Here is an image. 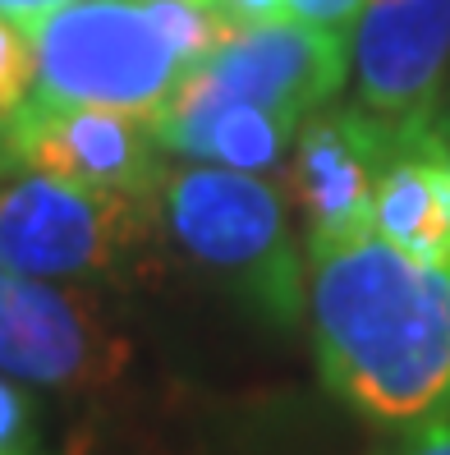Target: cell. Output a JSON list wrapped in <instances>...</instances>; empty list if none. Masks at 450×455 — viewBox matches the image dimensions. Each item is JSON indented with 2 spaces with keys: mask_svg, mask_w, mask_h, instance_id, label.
Wrapping results in <instances>:
<instances>
[{
  "mask_svg": "<svg viewBox=\"0 0 450 455\" xmlns=\"http://www.w3.org/2000/svg\"><path fill=\"white\" fill-rule=\"evenodd\" d=\"M124 363L129 345L92 294L19 272L0 281V372L33 387L92 391L115 382Z\"/></svg>",
  "mask_w": 450,
  "mask_h": 455,
  "instance_id": "7",
  "label": "cell"
},
{
  "mask_svg": "<svg viewBox=\"0 0 450 455\" xmlns=\"http://www.w3.org/2000/svg\"><path fill=\"white\" fill-rule=\"evenodd\" d=\"M350 78V37L280 14L230 28L184 74L170 101H249L289 120L327 106Z\"/></svg>",
  "mask_w": 450,
  "mask_h": 455,
  "instance_id": "5",
  "label": "cell"
},
{
  "mask_svg": "<svg viewBox=\"0 0 450 455\" xmlns=\"http://www.w3.org/2000/svg\"><path fill=\"white\" fill-rule=\"evenodd\" d=\"M437 124V120H432ZM400 124L373 116L367 106H317L299 120L289 148L285 184L308 226V249L373 230V198L395 152L405 148Z\"/></svg>",
  "mask_w": 450,
  "mask_h": 455,
  "instance_id": "6",
  "label": "cell"
},
{
  "mask_svg": "<svg viewBox=\"0 0 450 455\" xmlns=\"http://www.w3.org/2000/svg\"><path fill=\"white\" fill-rule=\"evenodd\" d=\"M42 101L156 120L230 28L207 0H65L28 23Z\"/></svg>",
  "mask_w": 450,
  "mask_h": 455,
  "instance_id": "2",
  "label": "cell"
},
{
  "mask_svg": "<svg viewBox=\"0 0 450 455\" xmlns=\"http://www.w3.org/2000/svg\"><path fill=\"white\" fill-rule=\"evenodd\" d=\"M156 203L170 244L267 323L295 327L308 313V262H299L289 207L267 175L179 162L166 166Z\"/></svg>",
  "mask_w": 450,
  "mask_h": 455,
  "instance_id": "3",
  "label": "cell"
},
{
  "mask_svg": "<svg viewBox=\"0 0 450 455\" xmlns=\"http://www.w3.org/2000/svg\"><path fill=\"white\" fill-rule=\"evenodd\" d=\"M162 239L156 194L92 189L42 171L0 184V262L19 276L134 285L156 267Z\"/></svg>",
  "mask_w": 450,
  "mask_h": 455,
  "instance_id": "4",
  "label": "cell"
},
{
  "mask_svg": "<svg viewBox=\"0 0 450 455\" xmlns=\"http://www.w3.org/2000/svg\"><path fill=\"white\" fill-rule=\"evenodd\" d=\"M10 156L14 171H42L120 194H156L170 166L147 116L42 97H28L10 116Z\"/></svg>",
  "mask_w": 450,
  "mask_h": 455,
  "instance_id": "8",
  "label": "cell"
},
{
  "mask_svg": "<svg viewBox=\"0 0 450 455\" xmlns=\"http://www.w3.org/2000/svg\"><path fill=\"white\" fill-rule=\"evenodd\" d=\"M446 65H450V0H367L363 5L350 37L359 106L400 129L446 120L441 111Z\"/></svg>",
  "mask_w": 450,
  "mask_h": 455,
  "instance_id": "9",
  "label": "cell"
},
{
  "mask_svg": "<svg viewBox=\"0 0 450 455\" xmlns=\"http://www.w3.org/2000/svg\"><path fill=\"white\" fill-rule=\"evenodd\" d=\"M56 5H65V0H0V14H10V19H23V23H33V19L51 14Z\"/></svg>",
  "mask_w": 450,
  "mask_h": 455,
  "instance_id": "17",
  "label": "cell"
},
{
  "mask_svg": "<svg viewBox=\"0 0 450 455\" xmlns=\"http://www.w3.org/2000/svg\"><path fill=\"white\" fill-rule=\"evenodd\" d=\"M170 156L211 162L249 175H285L299 120L262 111L249 101H166L152 120Z\"/></svg>",
  "mask_w": 450,
  "mask_h": 455,
  "instance_id": "10",
  "label": "cell"
},
{
  "mask_svg": "<svg viewBox=\"0 0 450 455\" xmlns=\"http://www.w3.org/2000/svg\"><path fill=\"white\" fill-rule=\"evenodd\" d=\"M373 230L432 262H450V120L405 133L373 198Z\"/></svg>",
  "mask_w": 450,
  "mask_h": 455,
  "instance_id": "11",
  "label": "cell"
},
{
  "mask_svg": "<svg viewBox=\"0 0 450 455\" xmlns=\"http://www.w3.org/2000/svg\"><path fill=\"white\" fill-rule=\"evenodd\" d=\"M382 455H450V419L409 427V433H400V442Z\"/></svg>",
  "mask_w": 450,
  "mask_h": 455,
  "instance_id": "15",
  "label": "cell"
},
{
  "mask_svg": "<svg viewBox=\"0 0 450 455\" xmlns=\"http://www.w3.org/2000/svg\"><path fill=\"white\" fill-rule=\"evenodd\" d=\"M5 276H10V267H5V262H0V281H5Z\"/></svg>",
  "mask_w": 450,
  "mask_h": 455,
  "instance_id": "18",
  "label": "cell"
},
{
  "mask_svg": "<svg viewBox=\"0 0 450 455\" xmlns=\"http://www.w3.org/2000/svg\"><path fill=\"white\" fill-rule=\"evenodd\" d=\"M308 323L322 382L391 433L450 419V262L377 230L308 249Z\"/></svg>",
  "mask_w": 450,
  "mask_h": 455,
  "instance_id": "1",
  "label": "cell"
},
{
  "mask_svg": "<svg viewBox=\"0 0 450 455\" xmlns=\"http://www.w3.org/2000/svg\"><path fill=\"white\" fill-rule=\"evenodd\" d=\"M0 455H42L37 451V410L19 378L0 372Z\"/></svg>",
  "mask_w": 450,
  "mask_h": 455,
  "instance_id": "13",
  "label": "cell"
},
{
  "mask_svg": "<svg viewBox=\"0 0 450 455\" xmlns=\"http://www.w3.org/2000/svg\"><path fill=\"white\" fill-rule=\"evenodd\" d=\"M37 88L33 33L23 19L0 14V116H14Z\"/></svg>",
  "mask_w": 450,
  "mask_h": 455,
  "instance_id": "12",
  "label": "cell"
},
{
  "mask_svg": "<svg viewBox=\"0 0 450 455\" xmlns=\"http://www.w3.org/2000/svg\"><path fill=\"white\" fill-rule=\"evenodd\" d=\"M363 5L367 0H285L289 14L317 23V28H331L340 37H354V23H359Z\"/></svg>",
  "mask_w": 450,
  "mask_h": 455,
  "instance_id": "14",
  "label": "cell"
},
{
  "mask_svg": "<svg viewBox=\"0 0 450 455\" xmlns=\"http://www.w3.org/2000/svg\"><path fill=\"white\" fill-rule=\"evenodd\" d=\"M211 10L221 14L225 28H244V23H262V19H280L289 14L285 0H207Z\"/></svg>",
  "mask_w": 450,
  "mask_h": 455,
  "instance_id": "16",
  "label": "cell"
}]
</instances>
